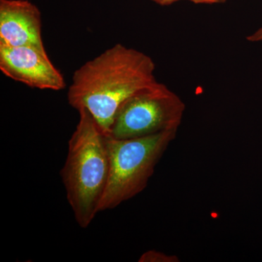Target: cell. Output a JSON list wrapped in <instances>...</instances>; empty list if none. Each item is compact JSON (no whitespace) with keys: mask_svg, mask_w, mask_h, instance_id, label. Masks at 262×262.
Here are the masks:
<instances>
[{"mask_svg":"<svg viewBox=\"0 0 262 262\" xmlns=\"http://www.w3.org/2000/svg\"><path fill=\"white\" fill-rule=\"evenodd\" d=\"M157 4L161 5V6H169L179 3V2H189L195 5H215L220 4L219 0H151Z\"/></svg>","mask_w":262,"mask_h":262,"instance_id":"cell-8","label":"cell"},{"mask_svg":"<svg viewBox=\"0 0 262 262\" xmlns=\"http://www.w3.org/2000/svg\"><path fill=\"white\" fill-rule=\"evenodd\" d=\"M78 113L61 177L76 222L87 228L99 213L110 176V154L107 135L87 110Z\"/></svg>","mask_w":262,"mask_h":262,"instance_id":"cell-2","label":"cell"},{"mask_svg":"<svg viewBox=\"0 0 262 262\" xmlns=\"http://www.w3.org/2000/svg\"><path fill=\"white\" fill-rule=\"evenodd\" d=\"M0 70L12 80L33 89L59 91L66 88L64 77L46 49L0 43Z\"/></svg>","mask_w":262,"mask_h":262,"instance_id":"cell-5","label":"cell"},{"mask_svg":"<svg viewBox=\"0 0 262 262\" xmlns=\"http://www.w3.org/2000/svg\"><path fill=\"white\" fill-rule=\"evenodd\" d=\"M185 110L180 96L157 81L125 101L108 136L116 139H134L179 130Z\"/></svg>","mask_w":262,"mask_h":262,"instance_id":"cell-4","label":"cell"},{"mask_svg":"<svg viewBox=\"0 0 262 262\" xmlns=\"http://www.w3.org/2000/svg\"><path fill=\"white\" fill-rule=\"evenodd\" d=\"M155 69L146 53L117 43L74 72L69 103L77 111L87 110L108 136L125 101L158 81Z\"/></svg>","mask_w":262,"mask_h":262,"instance_id":"cell-1","label":"cell"},{"mask_svg":"<svg viewBox=\"0 0 262 262\" xmlns=\"http://www.w3.org/2000/svg\"><path fill=\"white\" fill-rule=\"evenodd\" d=\"M178 130L134 139L107 136L110 176L99 212L113 209L144 190Z\"/></svg>","mask_w":262,"mask_h":262,"instance_id":"cell-3","label":"cell"},{"mask_svg":"<svg viewBox=\"0 0 262 262\" xmlns=\"http://www.w3.org/2000/svg\"><path fill=\"white\" fill-rule=\"evenodd\" d=\"M0 43L46 49L39 8L29 0H0Z\"/></svg>","mask_w":262,"mask_h":262,"instance_id":"cell-6","label":"cell"},{"mask_svg":"<svg viewBox=\"0 0 262 262\" xmlns=\"http://www.w3.org/2000/svg\"><path fill=\"white\" fill-rule=\"evenodd\" d=\"M139 262H179V258L176 255L149 250L141 254L139 259Z\"/></svg>","mask_w":262,"mask_h":262,"instance_id":"cell-7","label":"cell"},{"mask_svg":"<svg viewBox=\"0 0 262 262\" xmlns=\"http://www.w3.org/2000/svg\"><path fill=\"white\" fill-rule=\"evenodd\" d=\"M226 1H227V0H219V2H220V4L221 3H226Z\"/></svg>","mask_w":262,"mask_h":262,"instance_id":"cell-10","label":"cell"},{"mask_svg":"<svg viewBox=\"0 0 262 262\" xmlns=\"http://www.w3.org/2000/svg\"><path fill=\"white\" fill-rule=\"evenodd\" d=\"M247 39L251 42H262V27L251 35L248 36Z\"/></svg>","mask_w":262,"mask_h":262,"instance_id":"cell-9","label":"cell"}]
</instances>
